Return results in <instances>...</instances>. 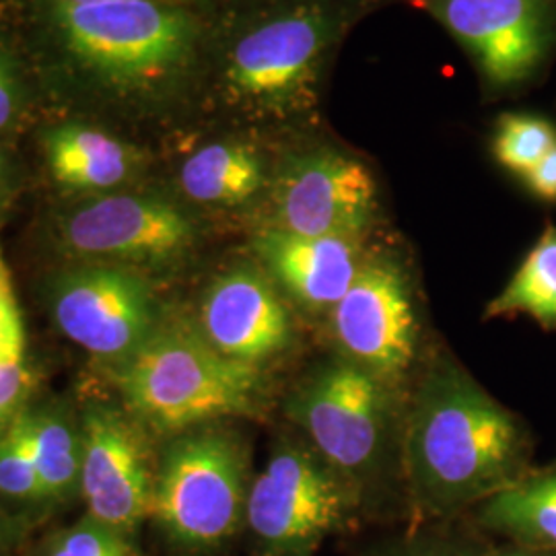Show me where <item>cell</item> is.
<instances>
[{
	"label": "cell",
	"mask_w": 556,
	"mask_h": 556,
	"mask_svg": "<svg viewBox=\"0 0 556 556\" xmlns=\"http://www.w3.org/2000/svg\"><path fill=\"white\" fill-rule=\"evenodd\" d=\"M346 507L349 493L326 462L282 445L248 491L245 521L266 553L299 556L337 530Z\"/></svg>",
	"instance_id": "9"
},
{
	"label": "cell",
	"mask_w": 556,
	"mask_h": 556,
	"mask_svg": "<svg viewBox=\"0 0 556 556\" xmlns=\"http://www.w3.org/2000/svg\"><path fill=\"white\" fill-rule=\"evenodd\" d=\"M332 330L349 361L392 386L415 357L417 321L406 280L390 260L363 262L332 307Z\"/></svg>",
	"instance_id": "11"
},
{
	"label": "cell",
	"mask_w": 556,
	"mask_h": 556,
	"mask_svg": "<svg viewBox=\"0 0 556 556\" xmlns=\"http://www.w3.org/2000/svg\"><path fill=\"white\" fill-rule=\"evenodd\" d=\"M369 0H273L225 56L223 83L233 103L280 126L319 116L326 80Z\"/></svg>",
	"instance_id": "2"
},
{
	"label": "cell",
	"mask_w": 556,
	"mask_h": 556,
	"mask_svg": "<svg viewBox=\"0 0 556 556\" xmlns=\"http://www.w3.org/2000/svg\"><path fill=\"white\" fill-rule=\"evenodd\" d=\"M289 415L338 477H365L388 445L390 386L349 358L332 361L299 386Z\"/></svg>",
	"instance_id": "7"
},
{
	"label": "cell",
	"mask_w": 556,
	"mask_h": 556,
	"mask_svg": "<svg viewBox=\"0 0 556 556\" xmlns=\"http://www.w3.org/2000/svg\"><path fill=\"white\" fill-rule=\"evenodd\" d=\"M36 386L34 371L25 358L0 365V435L27 408V397Z\"/></svg>",
	"instance_id": "25"
},
{
	"label": "cell",
	"mask_w": 556,
	"mask_h": 556,
	"mask_svg": "<svg viewBox=\"0 0 556 556\" xmlns=\"http://www.w3.org/2000/svg\"><path fill=\"white\" fill-rule=\"evenodd\" d=\"M13 110H15L13 83H11L4 62L0 60V128H4L11 122Z\"/></svg>",
	"instance_id": "29"
},
{
	"label": "cell",
	"mask_w": 556,
	"mask_h": 556,
	"mask_svg": "<svg viewBox=\"0 0 556 556\" xmlns=\"http://www.w3.org/2000/svg\"><path fill=\"white\" fill-rule=\"evenodd\" d=\"M25 334L13 278L0 245V365L23 358Z\"/></svg>",
	"instance_id": "24"
},
{
	"label": "cell",
	"mask_w": 556,
	"mask_h": 556,
	"mask_svg": "<svg viewBox=\"0 0 556 556\" xmlns=\"http://www.w3.org/2000/svg\"><path fill=\"white\" fill-rule=\"evenodd\" d=\"M29 556H140L135 538L85 516L43 538Z\"/></svg>",
	"instance_id": "22"
},
{
	"label": "cell",
	"mask_w": 556,
	"mask_h": 556,
	"mask_svg": "<svg viewBox=\"0 0 556 556\" xmlns=\"http://www.w3.org/2000/svg\"><path fill=\"white\" fill-rule=\"evenodd\" d=\"M459 43L489 100L516 98L556 62V0H402Z\"/></svg>",
	"instance_id": "5"
},
{
	"label": "cell",
	"mask_w": 556,
	"mask_h": 556,
	"mask_svg": "<svg viewBox=\"0 0 556 556\" xmlns=\"http://www.w3.org/2000/svg\"><path fill=\"white\" fill-rule=\"evenodd\" d=\"M17 422L38 470L46 507L80 495V422L52 406L25 408Z\"/></svg>",
	"instance_id": "18"
},
{
	"label": "cell",
	"mask_w": 556,
	"mask_h": 556,
	"mask_svg": "<svg viewBox=\"0 0 556 556\" xmlns=\"http://www.w3.org/2000/svg\"><path fill=\"white\" fill-rule=\"evenodd\" d=\"M480 521L534 551L556 553V470L501 489L482 505Z\"/></svg>",
	"instance_id": "19"
},
{
	"label": "cell",
	"mask_w": 556,
	"mask_h": 556,
	"mask_svg": "<svg viewBox=\"0 0 556 556\" xmlns=\"http://www.w3.org/2000/svg\"><path fill=\"white\" fill-rule=\"evenodd\" d=\"M66 248L85 258L169 262L194 243V225L169 200L118 194L77 208L62 227Z\"/></svg>",
	"instance_id": "13"
},
{
	"label": "cell",
	"mask_w": 556,
	"mask_h": 556,
	"mask_svg": "<svg viewBox=\"0 0 556 556\" xmlns=\"http://www.w3.org/2000/svg\"><path fill=\"white\" fill-rule=\"evenodd\" d=\"M521 179L536 199L556 202V144L544 155V160Z\"/></svg>",
	"instance_id": "27"
},
{
	"label": "cell",
	"mask_w": 556,
	"mask_h": 556,
	"mask_svg": "<svg viewBox=\"0 0 556 556\" xmlns=\"http://www.w3.org/2000/svg\"><path fill=\"white\" fill-rule=\"evenodd\" d=\"M31 528V519L11 511L0 501V556H20L27 534Z\"/></svg>",
	"instance_id": "26"
},
{
	"label": "cell",
	"mask_w": 556,
	"mask_h": 556,
	"mask_svg": "<svg viewBox=\"0 0 556 556\" xmlns=\"http://www.w3.org/2000/svg\"><path fill=\"white\" fill-rule=\"evenodd\" d=\"M48 163L62 186L108 190L137 169L135 151L89 126H60L48 137Z\"/></svg>",
	"instance_id": "17"
},
{
	"label": "cell",
	"mask_w": 556,
	"mask_h": 556,
	"mask_svg": "<svg viewBox=\"0 0 556 556\" xmlns=\"http://www.w3.org/2000/svg\"><path fill=\"white\" fill-rule=\"evenodd\" d=\"M254 248L280 287L309 309H332L363 266L357 239L316 238L268 227Z\"/></svg>",
	"instance_id": "15"
},
{
	"label": "cell",
	"mask_w": 556,
	"mask_h": 556,
	"mask_svg": "<svg viewBox=\"0 0 556 556\" xmlns=\"http://www.w3.org/2000/svg\"><path fill=\"white\" fill-rule=\"evenodd\" d=\"M266 184V161L252 144L238 140L208 142L184 161L179 169L184 194L200 204H243L258 197Z\"/></svg>",
	"instance_id": "16"
},
{
	"label": "cell",
	"mask_w": 556,
	"mask_h": 556,
	"mask_svg": "<svg viewBox=\"0 0 556 556\" xmlns=\"http://www.w3.org/2000/svg\"><path fill=\"white\" fill-rule=\"evenodd\" d=\"M73 50L126 79L167 80L192 59L199 25L176 2L110 0L59 7Z\"/></svg>",
	"instance_id": "6"
},
{
	"label": "cell",
	"mask_w": 556,
	"mask_h": 556,
	"mask_svg": "<svg viewBox=\"0 0 556 556\" xmlns=\"http://www.w3.org/2000/svg\"><path fill=\"white\" fill-rule=\"evenodd\" d=\"M523 427L475 379L445 361L418 390L404 439L406 477L418 505L450 514L523 477Z\"/></svg>",
	"instance_id": "1"
},
{
	"label": "cell",
	"mask_w": 556,
	"mask_h": 556,
	"mask_svg": "<svg viewBox=\"0 0 556 556\" xmlns=\"http://www.w3.org/2000/svg\"><path fill=\"white\" fill-rule=\"evenodd\" d=\"M80 497L87 516L135 538L151 516L155 472L139 429L119 410L93 404L80 417Z\"/></svg>",
	"instance_id": "12"
},
{
	"label": "cell",
	"mask_w": 556,
	"mask_h": 556,
	"mask_svg": "<svg viewBox=\"0 0 556 556\" xmlns=\"http://www.w3.org/2000/svg\"><path fill=\"white\" fill-rule=\"evenodd\" d=\"M200 334L220 355L256 365L287 349L291 321L266 278L252 268H236L206 291Z\"/></svg>",
	"instance_id": "14"
},
{
	"label": "cell",
	"mask_w": 556,
	"mask_h": 556,
	"mask_svg": "<svg viewBox=\"0 0 556 556\" xmlns=\"http://www.w3.org/2000/svg\"><path fill=\"white\" fill-rule=\"evenodd\" d=\"M388 556H470L464 553L462 548L450 546V544H441V542H422V544H408V546H400L394 553Z\"/></svg>",
	"instance_id": "28"
},
{
	"label": "cell",
	"mask_w": 556,
	"mask_h": 556,
	"mask_svg": "<svg viewBox=\"0 0 556 556\" xmlns=\"http://www.w3.org/2000/svg\"><path fill=\"white\" fill-rule=\"evenodd\" d=\"M128 408L155 431H186L223 417L250 415L260 396L256 365L225 357L197 330H157L118 365Z\"/></svg>",
	"instance_id": "3"
},
{
	"label": "cell",
	"mask_w": 556,
	"mask_h": 556,
	"mask_svg": "<svg viewBox=\"0 0 556 556\" xmlns=\"http://www.w3.org/2000/svg\"><path fill=\"white\" fill-rule=\"evenodd\" d=\"M526 314L556 330V225L548 223L507 287L486 307V318Z\"/></svg>",
	"instance_id": "20"
},
{
	"label": "cell",
	"mask_w": 556,
	"mask_h": 556,
	"mask_svg": "<svg viewBox=\"0 0 556 556\" xmlns=\"http://www.w3.org/2000/svg\"><path fill=\"white\" fill-rule=\"evenodd\" d=\"M248 491L238 439L215 429L184 433L161 456L149 517L181 553L206 555L238 534Z\"/></svg>",
	"instance_id": "4"
},
{
	"label": "cell",
	"mask_w": 556,
	"mask_h": 556,
	"mask_svg": "<svg viewBox=\"0 0 556 556\" xmlns=\"http://www.w3.org/2000/svg\"><path fill=\"white\" fill-rule=\"evenodd\" d=\"M48 301L64 337L116 367L160 326L149 282L119 266L93 264L62 273L54 278Z\"/></svg>",
	"instance_id": "10"
},
{
	"label": "cell",
	"mask_w": 556,
	"mask_h": 556,
	"mask_svg": "<svg viewBox=\"0 0 556 556\" xmlns=\"http://www.w3.org/2000/svg\"><path fill=\"white\" fill-rule=\"evenodd\" d=\"M0 181H2V161H0Z\"/></svg>",
	"instance_id": "32"
},
{
	"label": "cell",
	"mask_w": 556,
	"mask_h": 556,
	"mask_svg": "<svg viewBox=\"0 0 556 556\" xmlns=\"http://www.w3.org/2000/svg\"><path fill=\"white\" fill-rule=\"evenodd\" d=\"M273 208L278 229L357 239L378 215V184L365 161L332 144H307L280 163Z\"/></svg>",
	"instance_id": "8"
},
{
	"label": "cell",
	"mask_w": 556,
	"mask_h": 556,
	"mask_svg": "<svg viewBox=\"0 0 556 556\" xmlns=\"http://www.w3.org/2000/svg\"><path fill=\"white\" fill-rule=\"evenodd\" d=\"M59 7H71V4H93V2H110V0H56ZM163 2H176V0H163Z\"/></svg>",
	"instance_id": "31"
},
{
	"label": "cell",
	"mask_w": 556,
	"mask_h": 556,
	"mask_svg": "<svg viewBox=\"0 0 556 556\" xmlns=\"http://www.w3.org/2000/svg\"><path fill=\"white\" fill-rule=\"evenodd\" d=\"M0 497L20 507H46L40 477L17 418L0 435Z\"/></svg>",
	"instance_id": "23"
},
{
	"label": "cell",
	"mask_w": 556,
	"mask_h": 556,
	"mask_svg": "<svg viewBox=\"0 0 556 556\" xmlns=\"http://www.w3.org/2000/svg\"><path fill=\"white\" fill-rule=\"evenodd\" d=\"M495 556H556V553L551 551H516V553H501Z\"/></svg>",
	"instance_id": "30"
},
{
	"label": "cell",
	"mask_w": 556,
	"mask_h": 556,
	"mask_svg": "<svg viewBox=\"0 0 556 556\" xmlns=\"http://www.w3.org/2000/svg\"><path fill=\"white\" fill-rule=\"evenodd\" d=\"M555 144L553 119L528 112H505L495 124L491 151L503 169L523 178Z\"/></svg>",
	"instance_id": "21"
}]
</instances>
